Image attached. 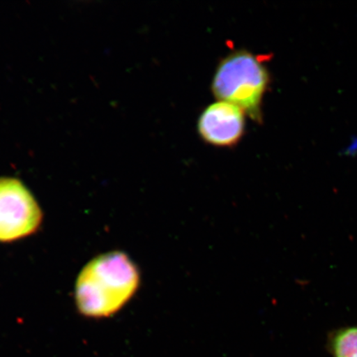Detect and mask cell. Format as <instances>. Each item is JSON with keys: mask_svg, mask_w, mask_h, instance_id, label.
<instances>
[{"mask_svg": "<svg viewBox=\"0 0 357 357\" xmlns=\"http://www.w3.org/2000/svg\"><path fill=\"white\" fill-rule=\"evenodd\" d=\"M139 282L137 267L126 254H102L80 271L75 284V303L87 318H108L131 300Z\"/></svg>", "mask_w": 357, "mask_h": 357, "instance_id": "1", "label": "cell"}, {"mask_svg": "<svg viewBox=\"0 0 357 357\" xmlns=\"http://www.w3.org/2000/svg\"><path fill=\"white\" fill-rule=\"evenodd\" d=\"M43 218L38 201L24 183L16 178H0V243L33 234Z\"/></svg>", "mask_w": 357, "mask_h": 357, "instance_id": "3", "label": "cell"}, {"mask_svg": "<svg viewBox=\"0 0 357 357\" xmlns=\"http://www.w3.org/2000/svg\"><path fill=\"white\" fill-rule=\"evenodd\" d=\"M332 349L335 357H357V327L344 328L335 334Z\"/></svg>", "mask_w": 357, "mask_h": 357, "instance_id": "5", "label": "cell"}, {"mask_svg": "<svg viewBox=\"0 0 357 357\" xmlns=\"http://www.w3.org/2000/svg\"><path fill=\"white\" fill-rule=\"evenodd\" d=\"M245 126L244 112L230 102L220 100L208 105L200 114L198 132L209 145L231 147L242 139Z\"/></svg>", "mask_w": 357, "mask_h": 357, "instance_id": "4", "label": "cell"}, {"mask_svg": "<svg viewBox=\"0 0 357 357\" xmlns=\"http://www.w3.org/2000/svg\"><path fill=\"white\" fill-rule=\"evenodd\" d=\"M264 61L245 49L229 53L218 64L212 91L220 101L238 107L257 122L262 120V100L270 84Z\"/></svg>", "mask_w": 357, "mask_h": 357, "instance_id": "2", "label": "cell"}]
</instances>
